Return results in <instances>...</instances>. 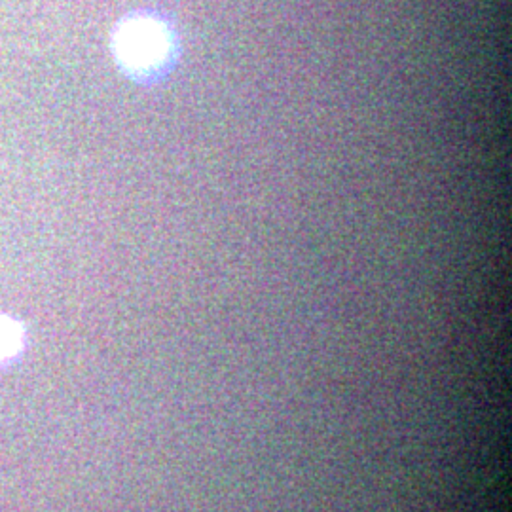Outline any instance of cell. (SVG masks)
<instances>
[{
  "instance_id": "cell-2",
  "label": "cell",
  "mask_w": 512,
  "mask_h": 512,
  "mask_svg": "<svg viewBox=\"0 0 512 512\" xmlns=\"http://www.w3.org/2000/svg\"><path fill=\"white\" fill-rule=\"evenodd\" d=\"M25 332L18 321L8 315H0V363L14 359L23 349Z\"/></svg>"
},
{
  "instance_id": "cell-1",
  "label": "cell",
  "mask_w": 512,
  "mask_h": 512,
  "mask_svg": "<svg viewBox=\"0 0 512 512\" xmlns=\"http://www.w3.org/2000/svg\"><path fill=\"white\" fill-rule=\"evenodd\" d=\"M112 50L120 69L133 80L154 82L173 67L177 42L164 19L137 14L120 23Z\"/></svg>"
}]
</instances>
